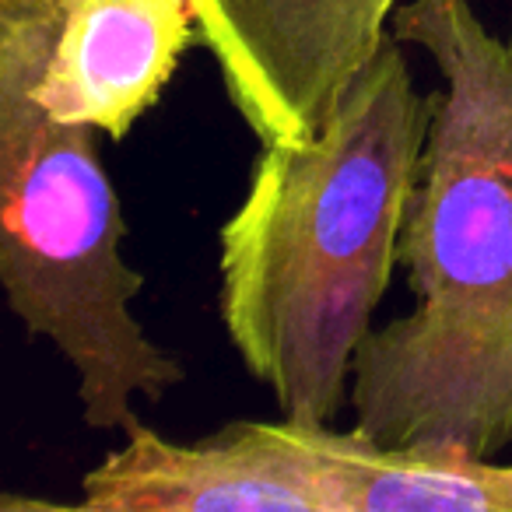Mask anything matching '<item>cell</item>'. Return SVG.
Here are the masks:
<instances>
[{"instance_id": "6da1fadb", "label": "cell", "mask_w": 512, "mask_h": 512, "mask_svg": "<svg viewBox=\"0 0 512 512\" xmlns=\"http://www.w3.org/2000/svg\"><path fill=\"white\" fill-rule=\"evenodd\" d=\"M393 36L432 57L439 106L400 232L414 309L358 344L351 411L386 446L512 449V25L407 0Z\"/></svg>"}, {"instance_id": "7a4b0ae2", "label": "cell", "mask_w": 512, "mask_h": 512, "mask_svg": "<svg viewBox=\"0 0 512 512\" xmlns=\"http://www.w3.org/2000/svg\"><path fill=\"white\" fill-rule=\"evenodd\" d=\"M435 106L390 32L309 141L264 144L221 225V323L285 418L330 425L351 404Z\"/></svg>"}, {"instance_id": "3957f363", "label": "cell", "mask_w": 512, "mask_h": 512, "mask_svg": "<svg viewBox=\"0 0 512 512\" xmlns=\"http://www.w3.org/2000/svg\"><path fill=\"white\" fill-rule=\"evenodd\" d=\"M60 0H0V285L32 337L71 362L95 432L137 425L134 400L186 379L134 316L144 274L123 260V211L95 127L39 106Z\"/></svg>"}, {"instance_id": "277c9868", "label": "cell", "mask_w": 512, "mask_h": 512, "mask_svg": "<svg viewBox=\"0 0 512 512\" xmlns=\"http://www.w3.org/2000/svg\"><path fill=\"white\" fill-rule=\"evenodd\" d=\"M232 109L260 144L309 141L365 71L400 0H190Z\"/></svg>"}, {"instance_id": "5b68a950", "label": "cell", "mask_w": 512, "mask_h": 512, "mask_svg": "<svg viewBox=\"0 0 512 512\" xmlns=\"http://www.w3.org/2000/svg\"><path fill=\"white\" fill-rule=\"evenodd\" d=\"M320 421H232L172 442L137 421L81 477L85 512H334Z\"/></svg>"}, {"instance_id": "8992f818", "label": "cell", "mask_w": 512, "mask_h": 512, "mask_svg": "<svg viewBox=\"0 0 512 512\" xmlns=\"http://www.w3.org/2000/svg\"><path fill=\"white\" fill-rule=\"evenodd\" d=\"M193 43L190 0H60L39 106L120 141L162 99Z\"/></svg>"}]
</instances>
